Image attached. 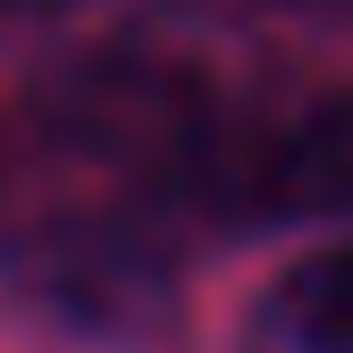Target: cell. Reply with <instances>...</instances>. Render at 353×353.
I'll use <instances>...</instances> for the list:
<instances>
[{"label":"cell","mask_w":353,"mask_h":353,"mask_svg":"<svg viewBox=\"0 0 353 353\" xmlns=\"http://www.w3.org/2000/svg\"><path fill=\"white\" fill-rule=\"evenodd\" d=\"M244 353H353V244L303 252L252 303Z\"/></svg>","instance_id":"obj_1"},{"label":"cell","mask_w":353,"mask_h":353,"mask_svg":"<svg viewBox=\"0 0 353 353\" xmlns=\"http://www.w3.org/2000/svg\"><path fill=\"white\" fill-rule=\"evenodd\" d=\"M17 9H59V0H17Z\"/></svg>","instance_id":"obj_2"}]
</instances>
